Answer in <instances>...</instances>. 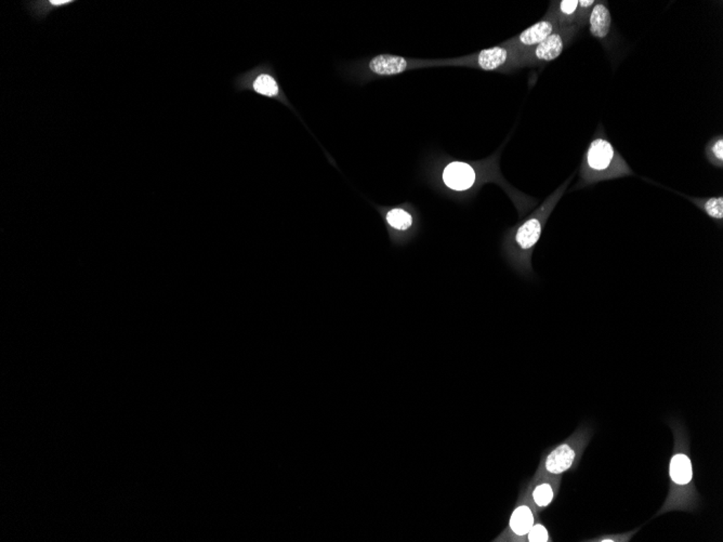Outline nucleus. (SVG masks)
<instances>
[{"label":"nucleus","mask_w":723,"mask_h":542,"mask_svg":"<svg viewBox=\"0 0 723 542\" xmlns=\"http://www.w3.org/2000/svg\"><path fill=\"white\" fill-rule=\"evenodd\" d=\"M580 180L573 190L592 186L602 181L634 176V172L608 141L602 126H599L589 143L580 167Z\"/></svg>","instance_id":"1"},{"label":"nucleus","mask_w":723,"mask_h":542,"mask_svg":"<svg viewBox=\"0 0 723 542\" xmlns=\"http://www.w3.org/2000/svg\"><path fill=\"white\" fill-rule=\"evenodd\" d=\"M572 179L573 176H570L556 192L552 193V195L547 198L546 202L530 218L526 219L524 222H522L514 230L512 238V242H514V249H516V254H518L516 256L519 258L526 260L530 257V252L536 246L540 236H542L547 219L550 216L552 210L554 209V207L558 204L559 200L564 196V192H566L568 184L571 183Z\"/></svg>","instance_id":"2"},{"label":"nucleus","mask_w":723,"mask_h":542,"mask_svg":"<svg viewBox=\"0 0 723 542\" xmlns=\"http://www.w3.org/2000/svg\"><path fill=\"white\" fill-rule=\"evenodd\" d=\"M521 53L510 46H495L455 60L454 65L478 68L482 71L510 73L521 68Z\"/></svg>","instance_id":"3"},{"label":"nucleus","mask_w":723,"mask_h":542,"mask_svg":"<svg viewBox=\"0 0 723 542\" xmlns=\"http://www.w3.org/2000/svg\"><path fill=\"white\" fill-rule=\"evenodd\" d=\"M580 27L578 25L559 27L538 46L521 52V67L538 66L554 61L572 43Z\"/></svg>","instance_id":"4"},{"label":"nucleus","mask_w":723,"mask_h":542,"mask_svg":"<svg viewBox=\"0 0 723 542\" xmlns=\"http://www.w3.org/2000/svg\"><path fill=\"white\" fill-rule=\"evenodd\" d=\"M559 27H561V26L559 24L558 20L554 15L547 12L546 15L542 20L533 24L532 26L524 30L519 35L507 40V41L502 43V45L510 46V47L518 50L521 53V52L530 49V48L535 47V46H538V44L544 41L549 35H552Z\"/></svg>","instance_id":"5"},{"label":"nucleus","mask_w":723,"mask_h":542,"mask_svg":"<svg viewBox=\"0 0 723 542\" xmlns=\"http://www.w3.org/2000/svg\"><path fill=\"white\" fill-rule=\"evenodd\" d=\"M443 181L448 188L458 192L469 190L476 181V172L471 164L467 162H452L445 167Z\"/></svg>","instance_id":"6"},{"label":"nucleus","mask_w":723,"mask_h":542,"mask_svg":"<svg viewBox=\"0 0 723 542\" xmlns=\"http://www.w3.org/2000/svg\"><path fill=\"white\" fill-rule=\"evenodd\" d=\"M416 66L405 58L392 54H379L370 62V71L379 76L398 75Z\"/></svg>","instance_id":"7"},{"label":"nucleus","mask_w":723,"mask_h":542,"mask_svg":"<svg viewBox=\"0 0 723 542\" xmlns=\"http://www.w3.org/2000/svg\"><path fill=\"white\" fill-rule=\"evenodd\" d=\"M574 449L568 444H562L547 456L544 470L550 475H560L572 467L575 460Z\"/></svg>","instance_id":"8"},{"label":"nucleus","mask_w":723,"mask_h":542,"mask_svg":"<svg viewBox=\"0 0 723 542\" xmlns=\"http://www.w3.org/2000/svg\"><path fill=\"white\" fill-rule=\"evenodd\" d=\"M589 31L594 38L604 40L612 26V15L606 1H596L588 19Z\"/></svg>","instance_id":"9"},{"label":"nucleus","mask_w":723,"mask_h":542,"mask_svg":"<svg viewBox=\"0 0 723 542\" xmlns=\"http://www.w3.org/2000/svg\"><path fill=\"white\" fill-rule=\"evenodd\" d=\"M535 524L534 511L530 505H520L512 512L509 520V531L514 537H526L530 528Z\"/></svg>","instance_id":"10"},{"label":"nucleus","mask_w":723,"mask_h":542,"mask_svg":"<svg viewBox=\"0 0 723 542\" xmlns=\"http://www.w3.org/2000/svg\"><path fill=\"white\" fill-rule=\"evenodd\" d=\"M578 0H561L554 1L549 8L548 13L558 20L561 27L578 25Z\"/></svg>","instance_id":"11"},{"label":"nucleus","mask_w":723,"mask_h":542,"mask_svg":"<svg viewBox=\"0 0 723 542\" xmlns=\"http://www.w3.org/2000/svg\"><path fill=\"white\" fill-rule=\"evenodd\" d=\"M670 477L678 485H686L692 481L693 469L690 458L684 453L674 456L670 463Z\"/></svg>","instance_id":"12"},{"label":"nucleus","mask_w":723,"mask_h":542,"mask_svg":"<svg viewBox=\"0 0 723 542\" xmlns=\"http://www.w3.org/2000/svg\"><path fill=\"white\" fill-rule=\"evenodd\" d=\"M681 196L688 198L693 205L698 207V209L702 210L707 217L714 220L715 222H719L722 224L723 221V198L722 195L716 196V198H690L686 196V194H681Z\"/></svg>","instance_id":"13"},{"label":"nucleus","mask_w":723,"mask_h":542,"mask_svg":"<svg viewBox=\"0 0 723 542\" xmlns=\"http://www.w3.org/2000/svg\"><path fill=\"white\" fill-rule=\"evenodd\" d=\"M530 497H532L533 503H534L536 507L540 508V509L548 507L552 503V500L554 498V486H552V483H549V482H542V483L536 484L533 487Z\"/></svg>","instance_id":"14"},{"label":"nucleus","mask_w":723,"mask_h":542,"mask_svg":"<svg viewBox=\"0 0 723 542\" xmlns=\"http://www.w3.org/2000/svg\"><path fill=\"white\" fill-rule=\"evenodd\" d=\"M74 3H75L74 0H49V1H34L27 5V7L32 15H38L39 19H43L46 15H49L52 10L66 8Z\"/></svg>","instance_id":"15"},{"label":"nucleus","mask_w":723,"mask_h":542,"mask_svg":"<svg viewBox=\"0 0 723 542\" xmlns=\"http://www.w3.org/2000/svg\"><path fill=\"white\" fill-rule=\"evenodd\" d=\"M705 155L712 166L719 169L723 168V136H715L707 143L705 148Z\"/></svg>","instance_id":"16"},{"label":"nucleus","mask_w":723,"mask_h":542,"mask_svg":"<svg viewBox=\"0 0 723 542\" xmlns=\"http://www.w3.org/2000/svg\"><path fill=\"white\" fill-rule=\"evenodd\" d=\"M252 88L257 93L266 96H276L280 92L275 79L268 74H261L254 79Z\"/></svg>","instance_id":"17"},{"label":"nucleus","mask_w":723,"mask_h":542,"mask_svg":"<svg viewBox=\"0 0 723 542\" xmlns=\"http://www.w3.org/2000/svg\"><path fill=\"white\" fill-rule=\"evenodd\" d=\"M386 222L398 231H405L412 224V217L403 209H392L386 214Z\"/></svg>","instance_id":"18"},{"label":"nucleus","mask_w":723,"mask_h":542,"mask_svg":"<svg viewBox=\"0 0 723 542\" xmlns=\"http://www.w3.org/2000/svg\"><path fill=\"white\" fill-rule=\"evenodd\" d=\"M594 4V0H578V25L580 29L588 24L589 15Z\"/></svg>","instance_id":"19"},{"label":"nucleus","mask_w":723,"mask_h":542,"mask_svg":"<svg viewBox=\"0 0 723 542\" xmlns=\"http://www.w3.org/2000/svg\"><path fill=\"white\" fill-rule=\"evenodd\" d=\"M526 537H528V541L530 542L549 541L548 531H547V528L542 524H534Z\"/></svg>","instance_id":"20"},{"label":"nucleus","mask_w":723,"mask_h":542,"mask_svg":"<svg viewBox=\"0 0 723 542\" xmlns=\"http://www.w3.org/2000/svg\"><path fill=\"white\" fill-rule=\"evenodd\" d=\"M602 541H604V542H612V541H613V540H611V539H606V540H602Z\"/></svg>","instance_id":"21"}]
</instances>
